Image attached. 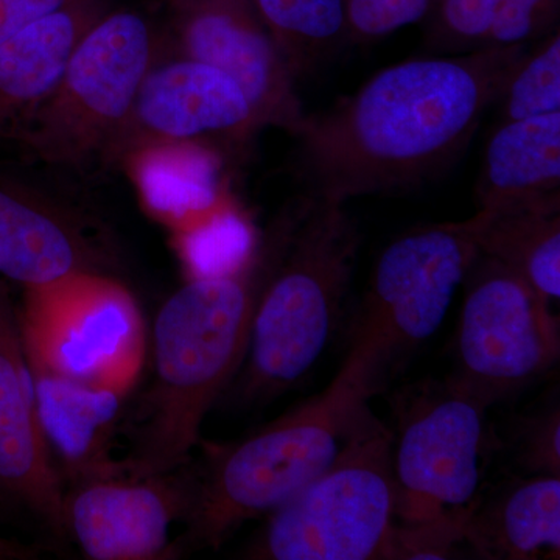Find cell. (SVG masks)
Segmentation results:
<instances>
[{
  "mask_svg": "<svg viewBox=\"0 0 560 560\" xmlns=\"http://www.w3.org/2000/svg\"><path fill=\"white\" fill-rule=\"evenodd\" d=\"M116 265V248L101 223L0 173V279L36 290L75 276H113Z\"/></svg>",
  "mask_w": 560,
  "mask_h": 560,
  "instance_id": "14",
  "label": "cell"
},
{
  "mask_svg": "<svg viewBox=\"0 0 560 560\" xmlns=\"http://www.w3.org/2000/svg\"><path fill=\"white\" fill-rule=\"evenodd\" d=\"M529 44L416 58L305 119L294 171L305 195L346 205L416 189L451 167Z\"/></svg>",
  "mask_w": 560,
  "mask_h": 560,
  "instance_id": "1",
  "label": "cell"
},
{
  "mask_svg": "<svg viewBox=\"0 0 560 560\" xmlns=\"http://www.w3.org/2000/svg\"><path fill=\"white\" fill-rule=\"evenodd\" d=\"M489 401L448 378L400 404L393 436L396 525L469 523L477 510Z\"/></svg>",
  "mask_w": 560,
  "mask_h": 560,
  "instance_id": "7",
  "label": "cell"
},
{
  "mask_svg": "<svg viewBox=\"0 0 560 560\" xmlns=\"http://www.w3.org/2000/svg\"><path fill=\"white\" fill-rule=\"evenodd\" d=\"M478 256L470 219L416 228L386 246L355 330L382 370L436 334Z\"/></svg>",
  "mask_w": 560,
  "mask_h": 560,
  "instance_id": "10",
  "label": "cell"
},
{
  "mask_svg": "<svg viewBox=\"0 0 560 560\" xmlns=\"http://www.w3.org/2000/svg\"><path fill=\"white\" fill-rule=\"evenodd\" d=\"M436 0H345L346 39L383 38L425 21Z\"/></svg>",
  "mask_w": 560,
  "mask_h": 560,
  "instance_id": "25",
  "label": "cell"
},
{
  "mask_svg": "<svg viewBox=\"0 0 560 560\" xmlns=\"http://www.w3.org/2000/svg\"><path fill=\"white\" fill-rule=\"evenodd\" d=\"M72 0H0V44Z\"/></svg>",
  "mask_w": 560,
  "mask_h": 560,
  "instance_id": "28",
  "label": "cell"
},
{
  "mask_svg": "<svg viewBox=\"0 0 560 560\" xmlns=\"http://www.w3.org/2000/svg\"><path fill=\"white\" fill-rule=\"evenodd\" d=\"M259 130L248 95L231 75L161 50L98 161L121 167L154 151L197 147L202 140L246 142Z\"/></svg>",
  "mask_w": 560,
  "mask_h": 560,
  "instance_id": "11",
  "label": "cell"
},
{
  "mask_svg": "<svg viewBox=\"0 0 560 560\" xmlns=\"http://www.w3.org/2000/svg\"><path fill=\"white\" fill-rule=\"evenodd\" d=\"M521 455L530 474L560 477L559 405L526 422Z\"/></svg>",
  "mask_w": 560,
  "mask_h": 560,
  "instance_id": "27",
  "label": "cell"
},
{
  "mask_svg": "<svg viewBox=\"0 0 560 560\" xmlns=\"http://www.w3.org/2000/svg\"><path fill=\"white\" fill-rule=\"evenodd\" d=\"M305 198L285 254L254 313L235 389L245 405L275 399L312 370L329 341L355 268L360 234L345 205Z\"/></svg>",
  "mask_w": 560,
  "mask_h": 560,
  "instance_id": "4",
  "label": "cell"
},
{
  "mask_svg": "<svg viewBox=\"0 0 560 560\" xmlns=\"http://www.w3.org/2000/svg\"><path fill=\"white\" fill-rule=\"evenodd\" d=\"M394 522L393 433L366 404L329 466L271 512L248 558L386 559Z\"/></svg>",
  "mask_w": 560,
  "mask_h": 560,
  "instance_id": "5",
  "label": "cell"
},
{
  "mask_svg": "<svg viewBox=\"0 0 560 560\" xmlns=\"http://www.w3.org/2000/svg\"><path fill=\"white\" fill-rule=\"evenodd\" d=\"M161 50V32L145 14L106 11L84 33L55 90L11 142L51 167L79 168L98 160Z\"/></svg>",
  "mask_w": 560,
  "mask_h": 560,
  "instance_id": "6",
  "label": "cell"
},
{
  "mask_svg": "<svg viewBox=\"0 0 560 560\" xmlns=\"http://www.w3.org/2000/svg\"><path fill=\"white\" fill-rule=\"evenodd\" d=\"M466 280L452 378L492 405L558 363L559 319L551 302L489 257L478 256Z\"/></svg>",
  "mask_w": 560,
  "mask_h": 560,
  "instance_id": "9",
  "label": "cell"
},
{
  "mask_svg": "<svg viewBox=\"0 0 560 560\" xmlns=\"http://www.w3.org/2000/svg\"><path fill=\"white\" fill-rule=\"evenodd\" d=\"M294 80L313 72L346 39L345 0H254Z\"/></svg>",
  "mask_w": 560,
  "mask_h": 560,
  "instance_id": "21",
  "label": "cell"
},
{
  "mask_svg": "<svg viewBox=\"0 0 560 560\" xmlns=\"http://www.w3.org/2000/svg\"><path fill=\"white\" fill-rule=\"evenodd\" d=\"M25 360L40 427L51 455L61 463L62 478L72 485L86 478L117 477L109 447L124 393L75 381L32 357Z\"/></svg>",
  "mask_w": 560,
  "mask_h": 560,
  "instance_id": "16",
  "label": "cell"
},
{
  "mask_svg": "<svg viewBox=\"0 0 560 560\" xmlns=\"http://www.w3.org/2000/svg\"><path fill=\"white\" fill-rule=\"evenodd\" d=\"M480 256L521 276L544 300L560 298V202L470 217Z\"/></svg>",
  "mask_w": 560,
  "mask_h": 560,
  "instance_id": "20",
  "label": "cell"
},
{
  "mask_svg": "<svg viewBox=\"0 0 560 560\" xmlns=\"http://www.w3.org/2000/svg\"><path fill=\"white\" fill-rule=\"evenodd\" d=\"M36 555L38 552L33 550L32 547L0 534V560H28L35 559Z\"/></svg>",
  "mask_w": 560,
  "mask_h": 560,
  "instance_id": "29",
  "label": "cell"
},
{
  "mask_svg": "<svg viewBox=\"0 0 560 560\" xmlns=\"http://www.w3.org/2000/svg\"><path fill=\"white\" fill-rule=\"evenodd\" d=\"M109 0H72L0 44V139L14 138L60 81L83 38Z\"/></svg>",
  "mask_w": 560,
  "mask_h": 560,
  "instance_id": "17",
  "label": "cell"
},
{
  "mask_svg": "<svg viewBox=\"0 0 560 560\" xmlns=\"http://www.w3.org/2000/svg\"><path fill=\"white\" fill-rule=\"evenodd\" d=\"M503 0H436L427 18L425 44L434 51L482 49Z\"/></svg>",
  "mask_w": 560,
  "mask_h": 560,
  "instance_id": "24",
  "label": "cell"
},
{
  "mask_svg": "<svg viewBox=\"0 0 560 560\" xmlns=\"http://www.w3.org/2000/svg\"><path fill=\"white\" fill-rule=\"evenodd\" d=\"M501 121L560 110V36L551 32L526 50L500 95Z\"/></svg>",
  "mask_w": 560,
  "mask_h": 560,
  "instance_id": "23",
  "label": "cell"
},
{
  "mask_svg": "<svg viewBox=\"0 0 560 560\" xmlns=\"http://www.w3.org/2000/svg\"><path fill=\"white\" fill-rule=\"evenodd\" d=\"M24 293L25 355L75 381L130 388L142 364V315L114 276H75Z\"/></svg>",
  "mask_w": 560,
  "mask_h": 560,
  "instance_id": "8",
  "label": "cell"
},
{
  "mask_svg": "<svg viewBox=\"0 0 560 560\" xmlns=\"http://www.w3.org/2000/svg\"><path fill=\"white\" fill-rule=\"evenodd\" d=\"M467 544L488 559H558L560 477L534 475L471 514Z\"/></svg>",
  "mask_w": 560,
  "mask_h": 560,
  "instance_id": "19",
  "label": "cell"
},
{
  "mask_svg": "<svg viewBox=\"0 0 560 560\" xmlns=\"http://www.w3.org/2000/svg\"><path fill=\"white\" fill-rule=\"evenodd\" d=\"M304 208L302 195L280 210L237 270L189 279L162 304L153 377L125 429L119 477H158L190 463L202 420L241 371L257 304Z\"/></svg>",
  "mask_w": 560,
  "mask_h": 560,
  "instance_id": "2",
  "label": "cell"
},
{
  "mask_svg": "<svg viewBox=\"0 0 560 560\" xmlns=\"http://www.w3.org/2000/svg\"><path fill=\"white\" fill-rule=\"evenodd\" d=\"M559 0H503L482 49L529 44L558 20Z\"/></svg>",
  "mask_w": 560,
  "mask_h": 560,
  "instance_id": "26",
  "label": "cell"
},
{
  "mask_svg": "<svg viewBox=\"0 0 560 560\" xmlns=\"http://www.w3.org/2000/svg\"><path fill=\"white\" fill-rule=\"evenodd\" d=\"M478 210L560 202V110L501 121L486 147Z\"/></svg>",
  "mask_w": 560,
  "mask_h": 560,
  "instance_id": "18",
  "label": "cell"
},
{
  "mask_svg": "<svg viewBox=\"0 0 560 560\" xmlns=\"http://www.w3.org/2000/svg\"><path fill=\"white\" fill-rule=\"evenodd\" d=\"M256 232L228 206L205 223L176 234L190 279L228 275L242 267L257 243Z\"/></svg>",
  "mask_w": 560,
  "mask_h": 560,
  "instance_id": "22",
  "label": "cell"
},
{
  "mask_svg": "<svg viewBox=\"0 0 560 560\" xmlns=\"http://www.w3.org/2000/svg\"><path fill=\"white\" fill-rule=\"evenodd\" d=\"M194 489V460L171 474L140 480L75 481L66 489V529L88 559H171L172 526L186 518Z\"/></svg>",
  "mask_w": 560,
  "mask_h": 560,
  "instance_id": "13",
  "label": "cell"
},
{
  "mask_svg": "<svg viewBox=\"0 0 560 560\" xmlns=\"http://www.w3.org/2000/svg\"><path fill=\"white\" fill-rule=\"evenodd\" d=\"M66 485L36 411L18 308L0 279V510L65 537Z\"/></svg>",
  "mask_w": 560,
  "mask_h": 560,
  "instance_id": "15",
  "label": "cell"
},
{
  "mask_svg": "<svg viewBox=\"0 0 560 560\" xmlns=\"http://www.w3.org/2000/svg\"><path fill=\"white\" fill-rule=\"evenodd\" d=\"M381 363L370 345L353 340L337 377L305 401L248 436L210 448L194 464L195 489L171 559L219 550L243 523L278 510L337 456L346 431L377 388Z\"/></svg>",
  "mask_w": 560,
  "mask_h": 560,
  "instance_id": "3",
  "label": "cell"
},
{
  "mask_svg": "<svg viewBox=\"0 0 560 560\" xmlns=\"http://www.w3.org/2000/svg\"><path fill=\"white\" fill-rule=\"evenodd\" d=\"M172 55L223 70L248 95L259 128L296 138L307 113L254 0H165Z\"/></svg>",
  "mask_w": 560,
  "mask_h": 560,
  "instance_id": "12",
  "label": "cell"
}]
</instances>
